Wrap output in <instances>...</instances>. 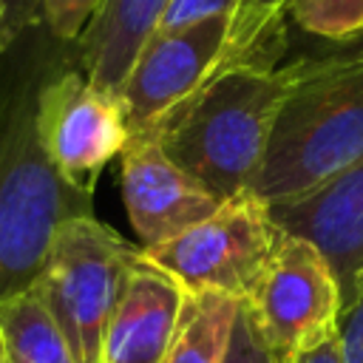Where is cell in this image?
<instances>
[{
	"label": "cell",
	"mask_w": 363,
	"mask_h": 363,
	"mask_svg": "<svg viewBox=\"0 0 363 363\" xmlns=\"http://www.w3.org/2000/svg\"><path fill=\"white\" fill-rule=\"evenodd\" d=\"M292 79L295 65H221L147 133L179 167L227 201L252 187Z\"/></svg>",
	"instance_id": "cell-1"
},
{
	"label": "cell",
	"mask_w": 363,
	"mask_h": 363,
	"mask_svg": "<svg viewBox=\"0 0 363 363\" xmlns=\"http://www.w3.org/2000/svg\"><path fill=\"white\" fill-rule=\"evenodd\" d=\"M363 153V45L295 62L264 164L250 187L272 204L306 193Z\"/></svg>",
	"instance_id": "cell-2"
},
{
	"label": "cell",
	"mask_w": 363,
	"mask_h": 363,
	"mask_svg": "<svg viewBox=\"0 0 363 363\" xmlns=\"http://www.w3.org/2000/svg\"><path fill=\"white\" fill-rule=\"evenodd\" d=\"M37 88L0 99V301L31 286L62 221L94 216V193L71 187L34 128Z\"/></svg>",
	"instance_id": "cell-3"
},
{
	"label": "cell",
	"mask_w": 363,
	"mask_h": 363,
	"mask_svg": "<svg viewBox=\"0 0 363 363\" xmlns=\"http://www.w3.org/2000/svg\"><path fill=\"white\" fill-rule=\"evenodd\" d=\"M142 247L94 216L62 221L45 252L34 289L62 329L77 363H99L102 337Z\"/></svg>",
	"instance_id": "cell-4"
},
{
	"label": "cell",
	"mask_w": 363,
	"mask_h": 363,
	"mask_svg": "<svg viewBox=\"0 0 363 363\" xmlns=\"http://www.w3.org/2000/svg\"><path fill=\"white\" fill-rule=\"evenodd\" d=\"M281 235L269 204L244 190L182 235L142 247V255L179 281L187 295L216 292L247 301L272 261Z\"/></svg>",
	"instance_id": "cell-5"
},
{
	"label": "cell",
	"mask_w": 363,
	"mask_h": 363,
	"mask_svg": "<svg viewBox=\"0 0 363 363\" xmlns=\"http://www.w3.org/2000/svg\"><path fill=\"white\" fill-rule=\"evenodd\" d=\"M244 303L275 360L289 363L303 349L335 335L343 298L320 250L306 238L284 233Z\"/></svg>",
	"instance_id": "cell-6"
},
{
	"label": "cell",
	"mask_w": 363,
	"mask_h": 363,
	"mask_svg": "<svg viewBox=\"0 0 363 363\" xmlns=\"http://www.w3.org/2000/svg\"><path fill=\"white\" fill-rule=\"evenodd\" d=\"M34 128L51 167L85 193H94L99 173L130 136L119 99L79 71H62L37 85Z\"/></svg>",
	"instance_id": "cell-7"
},
{
	"label": "cell",
	"mask_w": 363,
	"mask_h": 363,
	"mask_svg": "<svg viewBox=\"0 0 363 363\" xmlns=\"http://www.w3.org/2000/svg\"><path fill=\"white\" fill-rule=\"evenodd\" d=\"M227 37L230 17H213L182 31H156L116 94L128 130L147 133L190 99L221 68Z\"/></svg>",
	"instance_id": "cell-8"
},
{
	"label": "cell",
	"mask_w": 363,
	"mask_h": 363,
	"mask_svg": "<svg viewBox=\"0 0 363 363\" xmlns=\"http://www.w3.org/2000/svg\"><path fill=\"white\" fill-rule=\"evenodd\" d=\"M119 159L122 201L142 247L170 241L221 207V199L179 167L150 133H130Z\"/></svg>",
	"instance_id": "cell-9"
},
{
	"label": "cell",
	"mask_w": 363,
	"mask_h": 363,
	"mask_svg": "<svg viewBox=\"0 0 363 363\" xmlns=\"http://www.w3.org/2000/svg\"><path fill=\"white\" fill-rule=\"evenodd\" d=\"M269 216L284 233L320 250L346 301L363 275V153L318 187L272 201Z\"/></svg>",
	"instance_id": "cell-10"
},
{
	"label": "cell",
	"mask_w": 363,
	"mask_h": 363,
	"mask_svg": "<svg viewBox=\"0 0 363 363\" xmlns=\"http://www.w3.org/2000/svg\"><path fill=\"white\" fill-rule=\"evenodd\" d=\"M184 295L179 281L139 255L108 320L99 363H164Z\"/></svg>",
	"instance_id": "cell-11"
},
{
	"label": "cell",
	"mask_w": 363,
	"mask_h": 363,
	"mask_svg": "<svg viewBox=\"0 0 363 363\" xmlns=\"http://www.w3.org/2000/svg\"><path fill=\"white\" fill-rule=\"evenodd\" d=\"M170 0H102L79 37L82 74L105 94H119L136 54L156 34Z\"/></svg>",
	"instance_id": "cell-12"
},
{
	"label": "cell",
	"mask_w": 363,
	"mask_h": 363,
	"mask_svg": "<svg viewBox=\"0 0 363 363\" xmlns=\"http://www.w3.org/2000/svg\"><path fill=\"white\" fill-rule=\"evenodd\" d=\"M0 346L6 363H77L62 329L34 286L0 301Z\"/></svg>",
	"instance_id": "cell-13"
},
{
	"label": "cell",
	"mask_w": 363,
	"mask_h": 363,
	"mask_svg": "<svg viewBox=\"0 0 363 363\" xmlns=\"http://www.w3.org/2000/svg\"><path fill=\"white\" fill-rule=\"evenodd\" d=\"M238 301L216 292L184 295L176 337L164 363H221Z\"/></svg>",
	"instance_id": "cell-14"
},
{
	"label": "cell",
	"mask_w": 363,
	"mask_h": 363,
	"mask_svg": "<svg viewBox=\"0 0 363 363\" xmlns=\"http://www.w3.org/2000/svg\"><path fill=\"white\" fill-rule=\"evenodd\" d=\"M289 0H238L230 20V37L224 48V62H269V54L281 43V23Z\"/></svg>",
	"instance_id": "cell-15"
},
{
	"label": "cell",
	"mask_w": 363,
	"mask_h": 363,
	"mask_svg": "<svg viewBox=\"0 0 363 363\" xmlns=\"http://www.w3.org/2000/svg\"><path fill=\"white\" fill-rule=\"evenodd\" d=\"M286 14L315 37L335 43L363 40V0H289Z\"/></svg>",
	"instance_id": "cell-16"
},
{
	"label": "cell",
	"mask_w": 363,
	"mask_h": 363,
	"mask_svg": "<svg viewBox=\"0 0 363 363\" xmlns=\"http://www.w3.org/2000/svg\"><path fill=\"white\" fill-rule=\"evenodd\" d=\"M221 363H278L275 354L269 352V346L264 343V337H261V332H258V326H255L244 301H238Z\"/></svg>",
	"instance_id": "cell-17"
},
{
	"label": "cell",
	"mask_w": 363,
	"mask_h": 363,
	"mask_svg": "<svg viewBox=\"0 0 363 363\" xmlns=\"http://www.w3.org/2000/svg\"><path fill=\"white\" fill-rule=\"evenodd\" d=\"M102 0H40L43 20L57 40H79Z\"/></svg>",
	"instance_id": "cell-18"
},
{
	"label": "cell",
	"mask_w": 363,
	"mask_h": 363,
	"mask_svg": "<svg viewBox=\"0 0 363 363\" xmlns=\"http://www.w3.org/2000/svg\"><path fill=\"white\" fill-rule=\"evenodd\" d=\"M335 332L340 346V363H363V275L343 301Z\"/></svg>",
	"instance_id": "cell-19"
},
{
	"label": "cell",
	"mask_w": 363,
	"mask_h": 363,
	"mask_svg": "<svg viewBox=\"0 0 363 363\" xmlns=\"http://www.w3.org/2000/svg\"><path fill=\"white\" fill-rule=\"evenodd\" d=\"M235 9H238V0H170L156 31H182L213 17L233 20Z\"/></svg>",
	"instance_id": "cell-20"
},
{
	"label": "cell",
	"mask_w": 363,
	"mask_h": 363,
	"mask_svg": "<svg viewBox=\"0 0 363 363\" xmlns=\"http://www.w3.org/2000/svg\"><path fill=\"white\" fill-rule=\"evenodd\" d=\"M43 20L40 0H0V54L17 43V37Z\"/></svg>",
	"instance_id": "cell-21"
},
{
	"label": "cell",
	"mask_w": 363,
	"mask_h": 363,
	"mask_svg": "<svg viewBox=\"0 0 363 363\" xmlns=\"http://www.w3.org/2000/svg\"><path fill=\"white\" fill-rule=\"evenodd\" d=\"M289 363H340V346H337V332L323 337L320 343L303 349L301 354H295Z\"/></svg>",
	"instance_id": "cell-22"
},
{
	"label": "cell",
	"mask_w": 363,
	"mask_h": 363,
	"mask_svg": "<svg viewBox=\"0 0 363 363\" xmlns=\"http://www.w3.org/2000/svg\"><path fill=\"white\" fill-rule=\"evenodd\" d=\"M0 363H6V354H3V346H0Z\"/></svg>",
	"instance_id": "cell-23"
},
{
	"label": "cell",
	"mask_w": 363,
	"mask_h": 363,
	"mask_svg": "<svg viewBox=\"0 0 363 363\" xmlns=\"http://www.w3.org/2000/svg\"><path fill=\"white\" fill-rule=\"evenodd\" d=\"M360 43H363V40H360ZM360 43H357V45H360Z\"/></svg>",
	"instance_id": "cell-24"
},
{
	"label": "cell",
	"mask_w": 363,
	"mask_h": 363,
	"mask_svg": "<svg viewBox=\"0 0 363 363\" xmlns=\"http://www.w3.org/2000/svg\"><path fill=\"white\" fill-rule=\"evenodd\" d=\"M360 45H363V43H360Z\"/></svg>",
	"instance_id": "cell-25"
}]
</instances>
